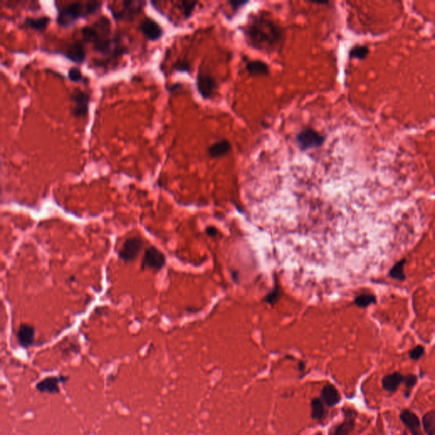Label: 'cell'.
Here are the masks:
<instances>
[{
  "mask_svg": "<svg viewBox=\"0 0 435 435\" xmlns=\"http://www.w3.org/2000/svg\"><path fill=\"white\" fill-rule=\"evenodd\" d=\"M400 419L413 434H418V431L420 429V420L415 413L410 410H403L402 413H400Z\"/></svg>",
  "mask_w": 435,
  "mask_h": 435,
  "instance_id": "13",
  "label": "cell"
},
{
  "mask_svg": "<svg viewBox=\"0 0 435 435\" xmlns=\"http://www.w3.org/2000/svg\"><path fill=\"white\" fill-rule=\"evenodd\" d=\"M50 22H51V17H49L47 15H42L36 18L26 17L24 20L25 25L39 32L45 30Z\"/></svg>",
  "mask_w": 435,
  "mask_h": 435,
  "instance_id": "17",
  "label": "cell"
},
{
  "mask_svg": "<svg viewBox=\"0 0 435 435\" xmlns=\"http://www.w3.org/2000/svg\"><path fill=\"white\" fill-rule=\"evenodd\" d=\"M64 56L75 63H84L86 59V51L82 41H74L64 52Z\"/></svg>",
  "mask_w": 435,
  "mask_h": 435,
  "instance_id": "10",
  "label": "cell"
},
{
  "mask_svg": "<svg viewBox=\"0 0 435 435\" xmlns=\"http://www.w3.org/2000/svg\"><path fill=\"white\" fill-rule=\"evenodd\" d=\"M322 397L323 402L331 407L336 405L340 400V395L336 388L332 385L328 384L323 388L322 391Z\"/></svg>",
  "mask_w": 435,
  "mask_h": 435,
  "instance_id": "16",
  "label": "cell"
},
{
  "mask_svg": "<svg viewBox=\"0 0 435 435\" xmlns=\"http://www.w3.org/2000/svg\"><path fill=\"white\" fill-rule=\"evenodd\" d=\"M197 4L198 2H190V1H182L180 3V9L182 10L183 15H185V18L190 17Z\"/></svg>",
  "mask_w": 435,
  "mask_h": 435,
  "instance_id": "23",
  "label": "cell"
},
{
  "mask_svg": "<svg viewBox=\"0 0 435 435\" xmlns=\"http://www.w3.org/2000/svg\"><path fill=\"white\" fill-rule=\"evenodd\" d=\"M365 54H366V49L363 48V47H357V48L353 49L350 52L351 56L359 57V58L364 56Z\"/></svg>",
  "mask_w": 435,
  "mask_h": 435,
  "instance_id": "29",
  "label": "cell"
},
{
  "mask_svg": "<svg viewBox=\"0 0 435 435\" xmlns=\"http://www.w3.org/2000/svg\"><path fill=\"white\" fill-rule=\"evenodd\" d=\"M139 30L149 40H158L164 34L162 27L151 17H146L139 24Z\"/></svg>",
  "mask_w": 435,
  "mask_h": 435,
  "instance_id": "9",
  "label": "cell"
},
{
  "mask_svg": "<svg viewBox=\"0 0 435 435\" xmlns=\"http://www.w3.org/2000/svg\"><path fill=\"white\" fill-rule=\"evenodd\" d=\"M230 151H231V144L230 141H228L226 139H223L215 144H212L208 148V154L213 158H220L228 154Z\"/></svg>",
  "mask_w": 435,
  "mask_h": 435,
  "instance_id": "15",
  "label": "cell"
},
{
  "mask_svg": "<svg viewBox=\"0 0 435 435\" xmlns=\"http://www.w3.org/2000/svg\"><path fill=\"white\" fill-rule=\"evenodd\" d=\"M62 381V377H50L42 380L37 384V390L41 393L56 394L59 393V383Z\"/></svg>",
  "mask_w": 435,
  "mask_h": 435,
  "instance_id": "14",
  "label": "cell"
},
{
  "mask_svg": "<svg viewBox=\"0 0 435 435\" xmlns=\"http://www.w3.org/2000/svg\"><path fill=\"white\" fill-rule=\"evenodd\" d=\"M405 260L400 261L396 263L390 271V275L393 278L397 279L399 281H402L405 279V273H404V265Z\"/></svg>",
  "mask_w": 435,
  "mask_h": 435,
  "instance_id": "22",
  "label": "cell"
},
{
  "mask_svg": "<svg viewBox=\"0 0 435 435\" xmlns=\"http://www.w3.org/2000/svg\"><path fill=\"white\" fill-rule=\"evenodd\" d=\"M71 101L75 107L71 110V113L75 117H84L89 111V95L79 89H75L71 95Z\"/></svg>",
  "mask_w": 435,
  "mask_h": 435,
  "instance_id": "7",
  "label": "cell"
},
{
  "mask_svg": "<svg viewBox=\"0 0 435 435\" xmlns=\"http://www.w3.org/2000/svg\"><path fill=\"white\" fill-rule=\"evenodd\" d=\"M175 68L180 71H190V66L186 61H178L175 66Z\"/></svg>",
  "mask_w": 435,
  "mask_h": 435,
  "instance_id": "28",
  "label": "cell"
},
{
  "mask_svg": "<svg viewBox=\"0 0 435 435\" xmlns=\"http://www.w3.org/2000/svg\"><path fill=\"white\" fill-rule=\"evenodd\" d=\"M144 241L139 236L128 238L119 251V258L124 262H132L139 256Z\"/></svg>",
  "mask_w": 435,
  "mask_h": 435,
  "instance_id": "6",
  "label": "cell"
},
{
  "mask_svg": "<svg viewBox=\"0 0 435 435\" xmlns=\"http://www.w3.org/2000/svg\"><path fill=\"white\" fill-rule=\"evenodd\" d=\"M354 420L350 416H349L344 423L336 426V428L334 429L333 433H331V435H349L354 429Z\"/></svg>",
  "mask_w": 435,
  "mask_h": 435,
  "instance_id": "19",
  "label": "cell"
},
{
  "mask_svg": "<svg viewBox=\"0 0 435 435\" xmlns=\"http://www.w3.org/2000/svg\"><path fill=\"white\" fill-rule=\"evenodd\" d=\"M246 70L253 75H265L268 74L269 67L267 64L261 61H246Z\"/></svg>",
  "mask_w": 435,
  "mask_h": 435,
  "instance_id": "18",
  "label": "cell"
},
{
  "mask_svg": "<svg viewBox=\"0 0 435 435\" xmlns=\"http://www.w3.org/2000/svg\"><path fill=\"white\" fill-rule=\"evenodd\" d=\"M375 302V297L372 295H361L356 299V304L359 306L367 307L369 304H372Z\"/></svg>",
  "mask_w": 435,
  "mask_h": 435,
  "instance_id": "26",
  "label": "cell"
},
{
  "mask_svg": "<svg viewBox=\"0 0 435 435\" xmlns=\"http://www.w3.org/2000/svg\"><path fill=\"white\" fill-rule=\"evenodd\" d=\"M102 2L81 3L72 2L63 8L58 9V15L56 18V22L64 28H68L76 22L79 18H86L93 15L101 9Z\"/></svg>",
  "mask_w": 435,
  "mask_h": 435,
  "instance_id": "2",
  "label": "cell"
},
{
  "mask_svg": "<svg viewBox=\"0 0 435 435\" xmlns=\"http://www.w3.org/2000/svg\"><path fill=\"white\" fill-rule=\"evenodd\" d=\"M424 354V348L421 345L415 347L414 349H412L410 352V359L413 360H418L421 357L423 356Z\"/></svg>",
  "mask_w": 435,
  "mask_h": 435,
  "instance_id": "27",
  "label": "cell"
},
{
  "mask_svg": "<svg viewBox=\"0 0 435 435\" xmlns=\"http://www.w3.org/2000/svg\"><path fill=\"white\" fill-rule=\"evenodd\" d=\"M166 257L154 246H150L146 249L142 258L141 269H151L158 271L165 265Z\"/></svg>",
  "mask_w": 435,
  "mask_h": 435,
  "instance_id": "5",
  "label": "cell"
},
{
  "mask_svg": "<svg viewBox=\"0 0 435 435\" xmlns=\"http://www.w3.org/2000/svg\"><path fill=\"white\" fill-rule=\"evenodd\" d=\"M244 33L251 45L269 52L276 50L283 36L282 29L277 24L262 15L256 16L248 23Z\"/></svg>",
  "mask_w": 435,
  "mask_h": 435,
  "instance_id": "1",
  "label": "cell"
},
{
  "mask_svg": "<svg viewBox=\"0 0 435 435\" xmlns=\"http://www.w3.org/2000/svg\"><path fill=\"white\" fill-rule=\"evenodd\" d=\"M34 335L35 330L33 326L28 324L20 325L17 332L18 341L20 346L23 348H29L32 346L34 341Z\"/></svg>",
  "mask_w": 435,
  "mask_h": 435,
  "instance_id": "11",
  "label": "cell"
},
{
  "mask_svg": "<svg viewBox=\"0 0 435 435\" xmlns=\"http://www.w3.org/2000/svg\"><path fill=\"white\" fill-rule=\"evenodd\" d=\"M197 87L202 97L204 99H210L217 89V83L213 77L199 71L197 77Z\"/></svg>",
  "mask_w": 435,
  "mask_h": 435,
  "instance_id": "8",
  "label": "cell"
},
{
  "mask_svg": "<svg viewBox=\"0 0 435 435\" xmlns=\"http://www.w3.org/2000/svg\"><path fill=\"white\" fill-rule=\"evenodd\" d=\"M325 140L326 136L312 128L303 129L296 136L297 144L302 151L319 148Z\"/></svg>",
  "mask_w": 435,
  "mask_h": 435,
  "instance_id": "3",
  "label": "cell"
},
{
  "mask_svg": "<svg viewBox=\"0 0 435 435\" xmlns=\"http://www.w3.org/2000/svg\"><path fill=\"white\" fill-rule=\"evenodd\" d=\"M404 380L405 376H403L400 372H394L391 374L386 375L382 378V387L385 390H387L388 392H395L398 388L400 387V385L404 383Z\"/></svg>",
  "mask_w": 435,
  "mask_h": 435,
  "instance_id": "12",
  "label": "cell"
},
{
  "mask_svg": "<svg viewBox=\"0 0 435 435\" xmlns=\"http://www.w3.org/2000/svg\"><path fill=\"white\" fill-rule=\"evenodd\" d=\"M230 4L232 6L233 9L238 10L243 5L248 4V1H230Z\"/></svg>",
  "mask_w": 435,
  "mask_h": 435,
  "instance_id": "30",
  "label": "cell"
},
{
  "mask_svg": "<svg viewBox=\"0 0 435 435\" xmlns=\"http://www.w3.org/2000/svg\"><path fill=\"white\" fill-rule=\"evenodd\" d=\"M312 417L317 420H322L325 417V408L323 402L320 399L312 400Z\"/></svg>",
  "mask_w": 435,
  "mask_h": 435,
  "instance_id": "21",
  "label": "cell"
},
{
  "mask_svg": "<svg viewBox=\"0 0 435 435\" xmlns=\"http://www.w3.org/2000/svg\"><path fill=\"white\" fill-rule=\"evenodd\" d=\"M68 78L72 82L81 81L82 79H83V75H82L80 69L75 67V66L71 67V68L69 69Z\"/></svg>",
  "mask_w": 435,
  "mask_h": 435,
  "instance_id": "25",
  "label": "cell"
},
{
  "mask_svg": "<svg viewBox=\"0 0 435 435\" xmlns=\"http://www.w3.org/2000/svg\"><path fill=\"white\" fill-rule=\"evenodd\" d=\"M423 428L427 435H435V410L426 413L423 418Z\"/></svg>",
  "mask_w": 435,
  "mask_h": 435,
  "instance_id": "20",
  "label": "cell"
},
{
  "mask_svg": "<svg viewBox=\"0 0 435 435\" xmlns=\"http://www.w3.org/2000/svg\"><path fill=\"white\" fill-rule=\"evenodd\" d=\"M404 383H405V389H406L405 395H406V396H409V395H410V390H412V389L415 386L416 383H417V377L413 374H409L407 375V376H405Z\"/></svg>",
  "mask_w": 435,
  "mask_h": 435,
  "instance_id": "24",
  "label": "cell"
},
{
  "mask_svg": "<svg viewBox=\"0 0 435 435\" xmlns=\"http://www.w3.org/2000/svg\"><path fill=\"white\" fill-rule=\"evenodd\" d=\"M121 10H113L111 6H108L109 10H111V15L113 16L114 20H132L135 15H138L146 5V2L143 1H132V0H125L122 2Z\"/></svg>",
  "mask_w": 435,
  "mask_h": 435,
  "instance_id": "4",
  "label": "cell"
}]
</instances>
